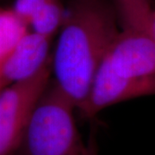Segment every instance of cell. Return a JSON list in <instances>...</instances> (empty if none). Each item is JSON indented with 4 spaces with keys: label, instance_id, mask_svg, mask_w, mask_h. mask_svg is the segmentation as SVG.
Segmentation results:
<instances>
[{
    "label": "cell",
    "instance_id": "5",
    "mask_svg": "<svg viewBox=\"0 0 155 155\" xmlns=\"http://www.w3.org/2000/svg\"><path fill=\"white\" fill-rule=\"evenodd\" d=\"M52 39L29 30L17 43L0 70V82L5 86L35 76L51 61Z\"/></svg>",
    "mask_w": 155,
    "mask_h": 155
},
{
    "label": "cell",
    "instance_id": "4",
    "mask_svg": "<svg viewBox=\"0 0 155 155\" xmlns=\"http://www.w3.org/2000/svg\"><path fill=\"white\" fill-rule=\"evenodd\" d=\"M52 75L51 61L38 73L0 91V155H10L22 142L29 119Z\"/></svg>",
    "mask_w": 155,
    "mask_h": 155
},
{
    "label": "cell",
    "instance_id": "6",
    "mask_svg": "<svg viewBox=\"0 0 155 155\" xmlns=\"http://www.w3.org/2000/svg\"><path fill=\"white\" fill-rule=\"evenodd\" d=\"M11 9L31 31L48 38L61 29L67 12L61 0H15Z\"/></svg>",
    "mask_w": 155,
    "mask_h": 155
},
{
    "label": "cell",
    "instance_id": "9",
    "mask_svg": "<svg viewBox=\"0 0 155 155\" xmlns=\"http://www.w3.org/2000/svg\"><path fill=\"white\" fill-rule=\"evenodd\" d=\"M5 86L4 84H0V91H2L3 89L5 88Z\"/></svg>",
    "mask_w": 155,
    "mask_h": 155
},
{
    "label": "cell",
    "instance_id": "2",
    "mask_svg": "<svg viewBox=\"0 0 155 155\" xmlns=\"http://www.w3.org/2000/svg\"><path fill=\"white\" fill-rule=\"evenodd\" d=\"M155 94V41L147 33L122 28L96 74L80 113L92 118L110 106Z\"/></svg>",
    "mask_w": 155,
    "mask_h": 155
},
{
    "label": "cell",
    "instance_id": "3",
    "mask_svg": "<svg viewBox=\"0 0 155 155\" xmlns=\"http://www.w3.org/2000/svg\"><path fill=\"white\" fill-rule=\"evenodd\" d=\"M75 104L51 78L29 119L22 145L28 155H84L74 119Z\"/></svg>",
    "mask_w": 155,
    "mask_h": 155
},
{
    "label": "cell",
    "instance_id": "8",
    "mask_svg": "<svg viewBox=\"0 0 155 155\" xmlns=\"http://www.w3.org/2000/svg\"><path fill=\"white\" fill-rule=\"evenodd\" d=\"M28 31V25L12 9L0 7V70L12 50Z\"/></svg>",
    "mask_w": 155,
    "mask_h": 155
},
{
    "label": "cell",
    "instance_id": "1",
    "mask_svg": "<svg viewBox=\"0 0 155 155\" xmlns=\"http://www.w3.org/2000/svg\"><path fill=\"white\" fill-rule=\"evenodd\" d=\"M52 55L53 80L80 111L107 51L120 29L105 0H74Z\"/></svg>",
    "mask_w": 155,
    "mask_h": 155
},
{
    "label": "cell",
    "instance_id": "7",
    "mask_svg": "<svg viewBox=\"0 0 155 155\" xmlns=\"http://www.w3.org/2000/svg\"><path fill=\"white\" fill-rule=\"evenodd\" d=\"M122 28L147 33L155 41V9L149 0H116Z\"/></svg>",
    "mask_w": 155,
    "mask_h": 155
}]
</instances>
